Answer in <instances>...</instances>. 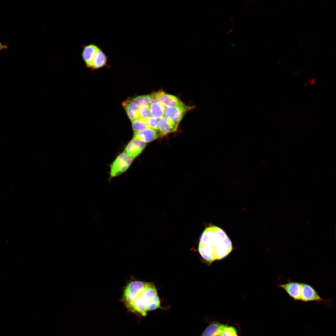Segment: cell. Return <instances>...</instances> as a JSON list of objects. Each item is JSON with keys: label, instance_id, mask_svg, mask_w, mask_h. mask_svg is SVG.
I'll return each mask as SVG.
<instances>
[{"label": "cell", "instance_id": "obj_3", "mask_svg": "<svg viewBox=\"0 0 336 336\" xmlns=\"http://www.w3.org/2000/svg\"><path fill=\"white\" fill-rule=\"evenodd\" d=\"M194 107L186 105L184 104L176 107H164V116L167 118L174 124L178 126L185 114Z\"/></svg>", "mask_w": 336, "mask_h": 336}, {"label": "cell", "instance_id": "obj_4", "mask_svg": "<svg viewBox=\"0 0 336 336\" xmlns=\"http://www.w3.org/2000/svg\"><path fill=\"white\" fill-rule=\"evenodd\" d=\"M133 159L125 152L120 154L110 166V175L111 177L118 176L126 171Z\"/></svg>", "mask_w": 336, "mask_h": 336}, {"label": "cell", "instance_id": "obj_6", "mask_svg": "<svg viewBox=\"0 0 336 336\" xmlns=\"http://www.w3.org/2000/svg\"><path fill=\"white\" fill-rule=\"evenodd\" d=\"M146 145V142L139 139L133 138L126 146L124 152L133 159L142 152Z\"/></svg>", "mask_w": 336, "mask_h": 336}, {"label": "cell", "instance_id": "obj_9", "mask_svg": "<svg viewBox=\"0 0 336 336\" xmlns=\"http://www.w3.org/2000/svg\"><path fill=\"white\" fill-rule=\"evenodd\" d=\"M159 102L165 107L178 106L184 104L178 98L162 91L156 92Z\"/></svg>", "mask_w": 336, "mask_h": 336}, {"label": "cell", "instance_id": "obj_31", "mask_svg": "<svg viewBox=\"0 0 336 336\" xmlns=\"http://www.w3.org/2000/svg\"><path fill=\"white\" fill-rule=\"evenodd\" d=\"M225 23H225V22H223V24H222V26H223L225 25Z\"/></svg>", "mask_w": 336, "mask_h": 336}, {"label": "cell", "instance_id": "obj_26", "mask_svg": "<svg viewBox=\"0 0 336 336\" xmlns=\"http://www.w3.org/2000/svg\"><path fill=\"white\" fill-rule=\"evenodd\" d=\"M219 12H218V11L216 12L215 13V14L216 15H217V14H219Z\"/></svg>", "mask_w": 336, "mask_h": 336}, {"label": "cell", "instance_id": "obj_12", "mask_svg": "<svg viewBox=\"0 0 336 336\" xmlns=\"http://www.w3.org/2000/svg\"><path fill=\"white\" fill-rule=\"evenodd\" d=\"M127 115L131 121L138 118V107L133 102L132 100L127 99L122 103Z\"/></svg>", "mask_w": 336, "mask_h": 336}, {"label": "cell", "instance_id": "obj_21", "mask_svg": "<svg viewBox=\"0 0 336 336\" xmlns=\"http://www.w3.org/2000/svg\"><path fill=\"white\" fill-rule=\"evenodd\" d=\"M7 45L2 44L0 41V51L3 49H7Z\"/></svg>", "mask_w": 336, "mask_h": 336}, {"label": "cell", "instance_id": "obj_22", "mask_svg": "<svg viewBox=\"0 0 336 336\" xmlns=\"http://www.w3.org/2000/svg\"><path fill=\"white\" fill-rule=\"evenodd\" d=\"M247 7H248V5L245 4V7L242 9L241 10V12L247 9Z\"/></svg>", "mask_w": 336, "mask_h": 336}, {"label": "cell", "instance_id": "obj_29", "mask_svg": "<svg viewBox=\"0 0 336 336\" xmlns=\"http://www.w3.org/2000/svg\"><path fill=\"white\" fill-rule=\"evenodd\" d=\"M230 33V31H228L227 32V35H228Z\"/></svg>", "mask_w": 336, "mask_h": 336}, {"label": "cell", "instance_id": "obj_15", "mask_svg": "<svg viewBox=\"0 0 336 336\" xmlns=\"http://www.w3.org/2000/svg\"><path fill=\"white\" fill-rule=\"evenodd\" d=\"M149 108L152 117L159 119L164 116V107L159 102L150 104Z\"/></svg>", "mask_w": 336, "mask_h": 336}, {"label": "cell", "instance_id": "obj_24", "mask_svg": "<svg viewBox=\"0 0 336 336\" xmlns=\"http://www.w3.org/2000/svg\"><path fill=\"white\" fill-rule=\"evenodd\" d=\"M235 45V44L233 43H232V44H229V45L230 46L232 47H233V46H234Z\"/></svg>", "mask_w": 336, "mask_h": 336}, {"label": "cell", "instance_id": "obj_14", "mask_svg": "<svg viewBox=\"0 0 336 336\" xmlns=\"http://www.w3.org/2000/svg\"><path fill=\"white\" fill-rule=\"evenodd\" d=\"M225 326L219 322H214L206 328L201 336H213L222 331Z\"/></svg>", "mask_w": 336, "mask_h": 336}, {"label": "cell", "instance_id": "obj_25", "mask_svg": "<svg viewBox=\"0 0 336 336\" xmlns=\"http://www.w3.org/2000/svg\"><path fill=\"white\" fill-rule=\"evenodd\" d=\"M254 2V0H250L249 2V3L250 4H252Z\"/></svg>", "mask_w": 336, "mask_h": 336}, {"label": "cell", "instance_id": "obj_19", "mask_svg": "<svg viewBox=\"0 0 336 336\" xmlns=\"http://www.w3.org/2000/svg\"><path fill=\"white\" fill-rule=\"evenodd\" d=\"M222 336H238L236 329L233 327L225 325L222 332Z\"/></svg>", "mask_w": 336, "mask_h": 336}, {"label": "cell", "instance_id": "obj_1", "mask_svg": "<svg viewBox=\"0 0 336 336\" xmlns=\"http://www.w3.org/2000/svg\"><path fill=\"white\" fill-rule=\"evenodd\" d=\"M122 301L129 311L143 316L148 311L161 307L155 286L150 282H129L124 290Z\"/></svg>", "mask_w": 336, "mask_h": 336}, {"label": "cell", "instance_id": "obj_20", "mask_svg": "<svg viewBox=\"0 0 336 336\" xmlns=\"http://www.w3.org/2000/svg\"><path fill=\"white\" fill-rule=\"evenodd\" d=\"M145 120L150 128L159 130V119L150 117Z\"/></svg>", "mask_w": 336, "mask_h": 336}, {"label": "cell", "instance_id": "obj_8", "mask_svg": "<svg viewBox=\"0 0 336 336\" xmlns=\"http://www.w3.org/2000/svg\"><path fill=\"white\" fill-rule=\"evenodd\" d=\"M164 136L160 131L149 128L135 132L133 138L139 139L145 142H148Z\"/></svg>", "mask_w": 336, "mask_h": 336}, {"label": "cell", "instance_id": "obj_28", "mask_svg": "<svg viewBox=\"0 0 336 336\" xmlns=\"http://www.w3.org/2000/svg\"><path fill=\"white\" fill-rule=\"evenodd\" d=\"M233 29H234V27H233V28H232V29H231V30H230V32H232V31H233Z\"/></svg>", "mask_w": 336, "mask_h": 336}, {"label": "cell", "instance_id": "obj_30", "mask_svg": "<svg viewBox=\"0 0 336 336\" xmlns=\"http://www.w3.org/2000/svg\"><path fill=\"white\" fill-rule=\"evenodd\" d=\"M221 333H218V334H216V335H214L213 336H218V334H220Z\"/></svg>", "mask_w": 336, "mask_h": 336}, {"label": "cell", "instance_id": "obj_7", "mask_svg": "<svg viewBox=\"0 0 336 336\" xmlns=\"http://www.w3.org/2000/svg\"><path fill=\"white\" fill-rule=\"evenodd\" d=\"M278 286L285 291L294 301H300L301 283L289 281L286 283L279 284Z\"/></svg>", "mask_w": 336, "mask_h": 336}, {"label": "cell", "instance_id": "obj_23", "mask_svg": "<svg viewBox=\"0 0 336 336\" xmlns=\"http://www.w3.org/2000/svg\"><path fill=\"white\" fill-rule=\"evenodd\" d=\"M234 19V17L233 16H231L229 19V21H232Z\"/></svg>", "mask_w": 336, "mask_h": 336}, {"label": "cell", "instance_id": "obj_2", "mask_svg": "<svg viewBox=\"0 0 336 336\" xmlns=\"http://www.w3.org/2000/svg\"><path fill=\"white\" fill-rule=\"evenodd\" d=\"M232 249L231 241L225 232L217 226L207 227L200 237L198 251L203 258L210 264L225 258Z\"/></svg>", "mask_w": 336, "mask_h": 336}, {"label": "cell", "instance_id": "obj_10", "mask_svg": "<svg viewBox=\"0 0 336 336\" xmlns=\"http://www.w3.org/2000/svg\"><path fill=\"white\" fill-rule=\"evenodd\" d=\"M99 49L97 46L93 44H90L84 47L82 56L87 67L91 68L93 59Z\"/></svg>", "mask_w": 336, "mask_h": 336}, {"label": "cell", "instance_id": "obj_11", "mask_svg": "<svg viewBox=\"0 0 336 336\" xmlns=\"http://www.w3.org/2000/svg\"><path fill=\"white\" fill-rule=\"evenodd\" d=\"M159 130L164 135L176 131L178 128L165 116L159 119Z\"/></svg>", "mask_w": 336, "mask_h": 336}, {"label": "cell", "instance_id": "obj_27", "mask_svg": "<svg viewBox=\"0 0 336 336\" xmlns=\"http://www.w3.org/2000/svg\"><path fill=\"white\" fill-rule=\"evenodd\" d=\"M222 332L220 334H218V336H222Z\"/></svg>", "mask_w": 336, "mask_h": 336}, {"label": "cell", "instance_id": "obj_5", "mask_svg": "<svg viewBox=\"0 0 336 336\" xmlns=\"http://www.w3.org/2000/svg\"><path fill=\"white\" fill-rule=\"evenodd\" d=\"M301 287L300 301L305 302L317 301L329 305L331 304V301L322 298L314 288L309 284L301 283Z\"/></svg>", "mask_w": 336, "mask_h": 336}, {"label": "cell", "instance_id": "obj_16", "mask_svg": "<svg viewBox=\"0 0 336 336\" xmlns=\"http://www.w3.org/2000/svg\"><path fill=\"white\" fill-rule=\"evenodd\" d=\"M132 100L138 107L142 106H149L151 104L150 95L139 96Z\"/></svg>", "mask_w": 336, "mask_h": 336}, {"label": "cell", "instance_id": "obj_33", "mask_svg": "<svg viewBox=\"0 0 336 336\" xmlns=\"http://www.w3.org/2000/svg\"><path fill=\"white\" fill-rule=\"evenodd\" d=\"M234 2H232V4H231V5H233V4H234Z\"/></svg>", "mask_w": 336, "mask_h": 336}, {"label": "cell", "instance_id": "obj_18", "mask_svg": "<svg viewBox=\"0 0 336 336\" xmlns=\"http://www.w3.org/2000/svg\"><path fill=\"white\" fill-rule=\"evenodd\" d=\"M138 118L144 120L150 117L149 106H142L138 107Z\"/></svg>", "mask_w": 336, "mask_h": 336}, {"label": "cell", "instance_id": "obj_17", "mask_svg": "<svg viewBox=\"0 0 336 336\" xmlns=\"http://www.w3.org/2000/svg\"><path fill=\"white\" fill-rule=\"evenodd\" d=\"M132 122L133 128L135 132L150 128L146 121L143 119L138 118Z\"/></svg>", "mask_w": 336, "mask_h": 336}, {"label": "cell", "instance_id": "obj_13", "mask_svg": "<svg viewBox=\"0 0 336 336\" xmlns=\"http://www.w3.org/2000/svg\"><path fill=\"white\" fill-rule=\"evenodd\" d=\"M107 60V56L99 48L93 59L91 68L96 69L103 67L106 64Z\"/></svg>", "mask_w": 336, "mask_h": 336}, {"label": "cell", "instance_id": "obj_32", "mask_svg": "<svg viewBox=\"0 0 336 336\" xmlns=\"http://www.w3.org/2000/svg\"><path fill=\"white\" fill-rule=\"evenodd\" d=\"M247 46H245V47H244V48H243V49H246V48H247Z\"/></svg>", "mask_w": 336, "mask_h": 336}]
</instances>
